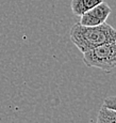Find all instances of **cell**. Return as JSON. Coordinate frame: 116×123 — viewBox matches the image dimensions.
Returning a JSON list of instances; mask_svg holds the SVG:
<instances>
[{
	"mask_svg": "<svg viewBox=\"0 0 116 123\" xmlns=\"http://www.w3.org/2000/svg\"><path fill=\"white\" fill-rule=\"evenodd\" d=\"M111 8L108 3L101 2L97 4L89 11L85 12L82 16H80V24L83 26H88V27H94V26H99L101 24L105 23L106 18L111 14Z\"/></svg>",
	"mask_w": 116,
	"mask_h": 123,
	"instance_id": "3957f363",
	"label": "cell"
},
{
	"mask_svg": "<svg viewBox=\"0 0 116 123\" xmlns=\"http://www.w3.org/2000/svg\"><path fill=\"white\" fill-rule=\"evenodd\" d=\"M102 106L111 108V109L116 111V96H109V98H106L105 100L103 101Z\"/></svg>",
	"mask_w": 116,
	"mask_h": 123,
	"instance_id": "8992f818",
	"label": "cell"
},
{
	"mask_svg": "<svg viewBox=\"0 0 116 123\" xmlns=\"http://www.w3.org/2000/svg\"><path fill=\"white\" fill-rule=\"evenodd\" d=\"M83 62L88 68L110 72L116 68V42L103 44L83 53Z\"/></svg>",
	"mask_w": 116,
	"mask_h": 123,
	"instance_id": "7a4b0ae2",
	"label": "cell"
},
{
	"mask_svg": "<svg viewBox=\"0 0 116 123\" xmlns=\"http://www.w3.org/2000/svg\"><path fill=\"white\" fill-rule=\"evenodd\" d=\"M96 123H116V111L111 108L101 106Z\"/></svg>",
	"mask_w": 116,
	"mask_h": 123,
	"instance_id": "5b68a950",
	"label": "cell"
},
{
	"mask_svg": "<svg viewBox=\"0 0 116 123\" xmlns=\"http://www.w3.org/2000/svg\"><path fill=\"white\" fill-rule=\"evenodd\" d=\"M70 40L83 54L103 44L116 42V29L106 23L94 27L78 23L70 29Z\"/></svg>",
	"mask_w": 116,
	"mask_h": 123,
	"instance_id": "6da1fadb",
	"label": "cell"
},
{
	"mask_svg": "<svg viewBox=\"0 0 116 123\" xmlns=\"http://www.w3.org/2000/svg\"><path fill=\"white\" fill-rule=\"evenodd\" d=\"M101 2L102 0H72L70 8L76 16H82L85 12L89 11Z\"/></svg>",
	"mask_w": 116,
	"mask_h": 123,
	"instance_id": "277c9868",
	"label": "cell"
}]
</instances>
